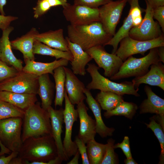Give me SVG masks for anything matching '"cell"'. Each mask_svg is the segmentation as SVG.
Returning <instances> with one entry per match:
<instances>
[{
  "label": "cell",
  "mask_w": 164,
  "mask_h": 164,
  "mask_svg": "<svg viewBox=\"0 0 164 164\" xmlns=\"http://www.w3.org/2000/svg\"><path fill=\"white\" fill-rule=\"evenodd\" d=\"M18 152H12L9 155L5 156V155L0 156V164H9L11 160L18 155Z\"/></svg>",
  "instance_id": "cell-44"
},
{
  "label": "cell",
  "mask_w": 164,
  "mask_h": 164,
  "mask_svg": "<svg viewBox=\"0 0 164 164\" xmlns=\"http://www.w3.org/2000/svg\"><path fill=\"white\" fill-rule=\"evenodd\" d=\"M0 55H1V53H0Z\"/></svg>",
  "instance_id": "cell-52"
},
{
  "label": "cell",
  "mask_w": 164,
  "mask_h": 164,
  "mask_svg": "<svg viewBox=\"0 0 164 164\" xmlns=\"http://www.w3.org/2000/svg\"><path fill=\"white\" fill-rule=\"evenodd\" d=\"M36 40L53 48L63 51H69L68 43L63 36V30L59 29L55 30L39 33L35 36Z\"/></svg>",
  "instance_id": "cell-24"
},
{
  "label": "cell",
  "mask_w": 164,
  "mask_h": 164,
  "mask_svg": "<svg viewBox=\"0 0 164 164\" xmlns=\"http://www.w3.org/2000/svg\"><path fill=\"white\" fill-rule=\"evenodd\" d=\"M145 2L146 8L142 22L138 26L132 28L129 33V37L136 40H151L158 38L163 33L159 23L153 19V9L147 2Z\"/></svg>",
  "instance_id": "cell-9"
},
{
  "label": "cell",
  "mask_w": 164,
  "mask_h": 164,
  "mask_svg": "<svg viewBox=\"0 0 164 164\" xmlns=\"http://www.w3.org/2000/svg\"><path fill=\"white\" fill-rule=\"evenodd\" d=\"M63 13L66 20L73 26L87 25L100 22L99 9L73 4L63 7Z\"/></svg>",
  "instance_id": "cell-10"
},
{
  "label": "cell",
  "mask_w": 164,
  "mask_h": 164,
  "mask_svg": "<svg viewBox=\"0 0 164 164\" xmlns=\"http://www.w3.org/2000/svg\"><path fill=\"white\" fill-rule=\"evenodd\" d=\"M149 124L145 123L147 128H150L154 132L159 142L161 152L159 164L164 163V129L161 125L158 123L153 117L151 118Z\"/></svg>",
  "instance_id": "cell-35"
},
{
  "label": "cell",
  "mask_w": 164,
  "mask_h": 164,
  "mask_svg": "<svg viewBox=\"0 0 164 164\" xmlns=\"http://www.w3.org/2000/svg\"><path fill=\"white\" fill-rule=\"evenodd\" d=\"M84 94L86 97V102L95 118L96 133L102 138L112 136L114 131V128H109L105 125L102 119L100 105L93 97L90 90L86 88L84 91Z\"/></svg>",
  "instance_id": "cell-21"
},
{
  "label": "cell",
  "mask_w": 164,
  "mask_h": 164,
  "mask_svg": "<svg viewBox=\"0 0 164 164\" xmlns=\"http://www.w3.org/2000/svg\"><path fill=\"white\" fill-rule=\"evenodd\" d=\"M33 53L34 54L55 57L56 60L65 59L70 62L72 61L73 58L70 51H63L54 49L37 40H35L34 43Z\"/></svg>",
  "instance_id": "cell-28"
},
{
  "label": "cell",
  "mask_w": 164,
  "mask_h": 164,
  "mask_svg": "<svg viewBox=\"0 0 164 164\" xmlns=\"http://www.w3.org/2000/svg\"><path fill=\"white\" fill-rule=\"evenodd\" d=\"M138 108L135 104L124 101L113 109L105 112L104 116L107 118L113 116H123L132 119Z\"/></svg>",
  "instance_id": "cell-32"
},
{
  "label": "cell",
  "mask_w": 164,
  "mask_h": 164,
  "mask_svg": "<svg viewBox=\"0 0 164 164\" xmlns=\"http://www.w3.org/2000/svg\"><path fill=\"white\" fill-rule=\"evenodd\" d=\"M95 100L101 108L106 111L113 109L124 101L122 95L111 92L101 91L97 94Z\"/></svg>",
  "instance_id": "cell-27"
},
{
  "label": "cell",
  "mask_w": 164,
  "mask_h": 164,
  "mask_svg": "<svg viewBox=\"0 0 164 164\" xmlns=\"http://www.w3.org/2000/svg\"><path fill=\"white\" fill-rule=\"evenodd\" d=\"M36 95L0 91V99L25 111L37 101Z\"/></svg>",
  "instance_id": "cell-25"
},
{
  "label": "cell",
  "mask_w": 164,
  "mask_h": 164,
  "mask_svg": "<svg viewBox=\"0 0 164 164\" xmlns=\"http://www.w3.org/2000/svg\"><path fill=\"white\" fill-rule=\"evenodd\" d=\"M138 2L139 0H127L130 5L129 12L132 16V27L137 26L141 24L143 19L142 14L145 10L140 7Z\"/></svg>",
  "instance_id": "cell-36"
},
{
  "label": "cell",
  "mask_w": 164,
  "mask_h": 164,
  "mask_svg": "<svg viewBox=\"0 0 164 164\" xmlns=\"http://www.w3.org/2000/svg\"><path fill=\"white\" fill-rule=\"evenodd\" d=\"M64 68L66 74L65 90L71 103L77 105L86 99L84 94L86 87L72 70L65 67Z\"/></svg>",
  "instance_id": "cell-17"
},
{
  "label": "cell",
  "mask_w": 164,
  "mask_h": 164,
  "mask_svg": "<svg viewBox=\"0 0 164 164\" xmlns=\"http://www.w3.org/2000/svg\"><path fill=\"white\" fill-rule=\"evenodd\" d=\"M77 146L78 150L81 155L83 164H90L88 159L87 147L85 144L78 136H76L74 141Z\"/></svg>",
  "instance_id": "cell-39"
},
{
  "label": "cell",
  "mask_w": 164,
  "mask_h": 164,
  "mask_svg": "<svg viewBox=\"0 0 164 164\" xmlns=\"http://www.w3.org/2000/svg\"><path fill=\"white\" fill-rule=\"evenodd\" d=\"M86 70L91 78V80L86 88L91 90H99L101 91H110L117 94L132 95L140 96L138 93L139 89H135L132 82L125 81L121 83L113 82L101 75L98 70L100 68L93 63H88Z\"/></svg>",
  "instance_id": "cell-4"
},
{
  "label": "cell",
  "mask_w": 164,
  "mask_h": 164,
  "mask_svg": "<svg viewBox=\"0 0 164 164\" xmlns=\"http://www.w3.org/2000/svg\"><path fill=\"white\" fill-rule=\"evenodd\" d=\"M18 19L17 17L0 14V29L3 30L9 26L11 23Z\"/></svg>",
  "instance_id": "cell-43"
},
{
  "label": "cell",
  "mask_w": 164,
  "mask_h": 164,
  "mask_svg": "<svg viewBox=\"0 0 164 164\" xmlns=\"http://www.w3.org/2000/svg\"><path fill=\"white\" fill-rule=\"evenodd\" d=\"M9 164H26V162L17 156L11 160Z\"/></svg>",
  "instance_id": "cell-46"
},
{
  "label": "cell",
  "mask_w": 164,
  "mask_h": 164,
  "mask_svg": "<svg viewBox=\"0 0 164 164\" xmlns=\"http://www.w3.org/2000/svg\"><path fill=\"white\" fill-rule=\"evenodd\" d=\"M87 144L90 164H101L104 155L106 144L98 143L94 139L90 140Z\"/></svg>",
  "instance_id": "cell-31"
},
{
  "label": "cell",
  "mask_w": 164,
  "mask_h": 164,
  "mask_svg": "<svg viewBox=\"0 0 164 164\" xmlns=\"http://www.w3.org/2000/svg\"><path fill=\"white\" fill-rule=\"evenodd\" d=\"M153 9L164 6V0H145Z\"/></svg>",
  "instance_id": "cell-45"
},
{
  "label": "cell",
  "mask_w": 164,
  "mask_h": 164,
  "mask_svg": "<svg viewBox=\"0 0 164 164\" xmlns=\"http://www.w3.org/2000/svg\"><path fill=\"white\" fill-rule=\"evenodd\" d=\"M65 38L69 50L73 56V60L70 62L72 72L75 75H85L86 73L85 67L92 58L79 45L71 42L67 37Z\"/></svg>",
  "instance_id": "cell-20"
},
{
  "label": "cell",
  "mask_w": 164,
  "mask_h": 164,
  "mask_svg": "<svg viewBox=\"0 0 164 164\" xmlns=\"http://www.w3.org/2000/svg\"><path fill=\"white\" fill-rule=\"evenodd\" d=\"M0 156L5 155V154H10L11 152L5 147L0 141Z\"/></svg>",
  "instance_id": "cell-48"
},
{
  "label": "cell",
  "mask_w": 164,
  "mask_h": 164,
  "mask_svg": "<svg viewBox=\"0 0 164 164\" xmlns=\"http://www.w3.org/2000/svg\"><path fill=\"white\" fill-rule=\"evenodd\" d=\"M22 123L19 117L0 120V141L11 152H18L22 143Z\"/></svg>",
  "instance_id": "cell-6"
},
{
  "label": "cell",
  "mask_w": 164,
  "mask_h": 164,
  "mask_svg": "<svg viewBox=\"0 0 164 164\" xmlns=\"http://www.w3.org/2000/svg\"><path fill=\"white\" fill-rule=\"evenodd\" d=\"M17 156L26 164H46L58 156L57 148L52 135L30 137L22 142Z\"/></svg>",
  "instance_id": "cell-1"
},
{
  "label": "cell",
  "mask_w": 164,
  "mask_h": 164,
  "mask_svg": "<svg viewBox=\"0 0 164 164\" xmlns=\"http://www.w3.org/2000/svg\"><path fill=\"white\" fill-rule=\"evenodd\" d=\"M20 71L0 60V83L16 75Z\"/></svg>",
  "instance_id": "cell-38"
},
{
  "label": "cell",
  "mask_w": 164,
  "mask_h": 164,
  "mask_svg": "<svg viewBox=\"0 0 164 164\" xmlns=\"http://www.w3.org/2000/svg\"><path fill=\"white\" fill-rule=\"evenodd\" d=\"M63 110L62 108L59 109H54L51 106L47 111L50 114L52 128V135L56 143L58 156L63 161L68 160L65 154L61 139V134L63 132Z\"/></svg>",
  "instance_id": "cell-16"
},
{
  "label": "cell",
  "mask_w": 164,
  "mask_h": 164,
  "mask_svg": "<svg viewBox=\"0 0 164 164\" xmlns=\"http://www.w3.org/2000/svg\"><path fill=\"white\" fill-rule=\"evenodd\" d=\"M64 67L61 66L55 69L53 75L55 84L56 95L54 100L55 107L57 106L61 107L64 100L66 74Z\"/></svg>",
  "instance_id": "cell-29"
},
{
  "label": "cell",
  "mask_w": 164,
  "mask_h": 164,
  "mask_svg": "<svg viewBox=\"0 0 164 164\" xmlns=\"http://www.w3.org/2000/svg\"><path fill=\"white\" fill-rule=\"evenodd\" d=\"M132 20L131 15L129 12L127 17L124 20L123 23L117 33L105 45L112 46V53L114 54L118 49L119 43L125 37L129 36V32L132 27Z\"/></svg>",
  "instance_id": "cell-30"
},
{
  "label": "cell",
  "mask_w": 164,
  "mask_h": 164,
  "mask_svg": "<svg viewBox=\"0 0 164 164\" xmlns=\"http://www.w3.org/2000/svg\"><path fill=\"white\" fill-rule=\"evenodd\" d=\"M39 32L35 28H32L27 33L11 42L12 48L22 53L24 61L34 60L33 47L35 36Z\"/></svg>",
  "instance_id": "cell-22"
},
{
  "label": "cell",
  "mask_w": 164,
  "mask_h": 164,
  "mask_svg": "<svg viewBox=\"0 0 164 164\" xmlns=\"http://www.w3.org/2000/svg\"><path fill=\"white\" fill-rule=\"evenodd\" d=\"M158 51L159 61L164 63V46L158 47Z\"/></svg>",
  "instance_id": "cell-47"
},
{
  "label": "cell",
  "mask_w": 164,
  "mask_h": 164,
  "mask_svg": "<svg viewBox=\"0 0 164 164\" xmlns=\"http://www.w3.org/2000/svg\"><path fill=\"white\" fill-rule=\"evenodd\" d=\"M13 29V27L9 26L2 30V35L0 38V60L13 67L18 71H21L23 68L22 62L14 56L9 39V34Z\"/></svg>",
  "instance_id": "cell-19"
},
{
  "label": "cell",
  "mask_w": 164,
  "mask_h": 164,
  "mask_svg": "<svg viewBox=\"0 0 164 164\" xmlns=\"http://www.w3.org/2000/svg\"><path fill=\"white\" fill-rule=\"evenodd\" d=\"M22 140V142L30 137L52 135L50 114L36 102L25 111L23 118Z\"/></svg>",
  "instance_id": "cell-3"
},
{
  "label": "cell",
  "mask_w": 164,
  "mask_h": 164,
  "mask_svg": "<svg viewBox=\"0 0 164 164\" xmlns=\"http://www.w3.org/2000/svg\"><path fill=\"white\" fill-rule=\"evenodd\" d=\"M67 0H38L33 8L34 17L37 19L42 16L52 8L61 6L63 7L68 5Z\"/></svg>",
  "instance_id": "cell-33"
},
{
  "label": "cell",
  "mask_w": 164,
  "mask_h": 164,
  "mask_svg": "<svg viewBox=\"0 0 164 164\" xmlns=\"http://www.w3.org/2000/svg\"><path fill=\"white\" fill-rule=\"evenodd\" d=\"M80 155V154L78 150L76 153L74 155V156L73 159L67 163V164H78V159H79Z\"/></svg>",
  "instance_id": "cell-49"
},
{
  "label": "cell",
  "mask_w": 164,
  "mask_h": 164,
  "mask_svg": "<svg viewBox=\"0 0 164 164\" xmlns=\"http://www.w3.org/2000/svg\"><path fill=\"white\" fill-rule=\"evenodd\" d=\"M114 149L120 148L126 158L132 157L130 148L129 138L128 136H125L121 142L114 145Z\"/></svg>",
  "instance_id": "cell-41"
},
{
  "label": "cell",
  "mask_w": 164,
  "mask_h": 164,
  "mask_svg": "<svg viewBox=\"0 0 164 164\" xmlns=\"http://www.w3.org/2000/svg\"><path fill=\"white\" fill-rule=\"evenodd\" d=\"M127 0L111 1L99 8L100 22L104 30L113 36Z\"/></svg>",
  "instance_id": "cell-11"
},
{
  "label": "cell",
  "mask_w": 164,
  "mask_h": 164,
  "mask_svg": "<svg viewBox=\"0 0 164 164\" xmlns=\"http://www.w3.org/2000/svg\"><path fill=\"white\" fill-rule=\"evenodd\" d=\"M94 59L98 67L103 68L104 75L110 78L118 71L123 61L115 54L109 53L104 46L98 45L85 51Z\"/></svg>",
  "instance_id": "cell-13"
},
{
  "label": "cell",
  "mask_w": 164,
  "mask_h": 164,
  "mask_svg": "<svg viewBox=\"0 0 164 164\" xmlns=\"http://www.w3.org/2000/svg\"><path fill=\"white\" fill-rule=\"evenodd\" d=\"M39 88L37 94L41 100V107L47 110L53 102L54 97V85L50 79L49 74L39 76Z\"/></svg>",
  "instance_id": "cell-26"
},
{
  "label": "cell",
  "mask_w": 164,
  "mask_h": 164,
  "mask_svg": "<svg viewBox=\"0 0 164 164\" xmlns=\"http://www.w3.org/2000/svg\"><path fill=\"white\" fill-rule=\"evenodd\" d=\"M88 109L84 101L77 105V110L80 120L79 130L77 136L85 144L94 139L97 133L95 120L88 115L87 112Z\"/></svg>",
  "instance_id": "cell-15"
},
{
  "label": "cell",
  "mask_w": 164,
  "mask_h": 164,
  "mask_svg": "<svg viewBox=\"0 0 164 164\" xmlns=\"http://www.w3.org/2000/svg\"><path fill=\"white\" fill-rule=\"evenodd\" d=\"M39 76L22 71L15 76L0 83V91L37 94Z\"/></svg>",
  "instance_id": "cell-8"
},
{
  "label": "cell",
  "mask_w": 164,
  "mask_h": 164,
  "mask_svg": "<svg viewBox=\"0 0 164 164\" xmlns=\"http://www.w3.org/2000/svg\"><path fill=\"white\" fill-rule=\"evenodd\" d=\"M124 163L126 164H137L138 163L132 158H126L124 160Z\"/></svg>",
  "instance_id": "cell-51"
},
{
  "label": "cell",
  "mask_w": 164,
  "mask_h": 164,
  "mask_svg": "<svg viewBox=\"0 0 164 164\" xmlns=\"http://www.w3.org/2000/svg\"><path fill=\"white\" fill-rule=\"evenodd\" d=\"M67 33L70 40L85 51L95 46H104L113 37L104 30L100 22L78 26L70 24L67 27Z\"/></svg>",
  "instance_id": "cell-2"
},
{
  "label": "cell",
  "mask_w": 164,
  "mask_h": 164,
  "mask_svg": "<svg viewBox=\"0 0 164 164\" xmlns=\"http://www.w3.org/2000/svg\"><path fill=\"white\" fill-rule=\"evenodd\" d=\"M150 69L144 75L135 77L132 80L135 88H138L140 85L145 84L157 86L164 90V65L159 61L150 66Z\"/></svg>",
  "instance_id": "cell-18"
},
{
  "label": "cell",
  "mask_w": 164,
  "mask_h": 164,
  "mask_svg": "<svg viewBox=\"0 0 164 164\" xmlns=\"http://www.w3.org/2000/svg\"><path fill=\"white\" fill-rule=\"evenodd\" d=\"M120 43V46L114 54L124 61L133 55L140 54L144 56L149 50L164 46V34L162 33L158 38L144 41L136 40L128 36L122 39Z\"/></svg>",
  "instance_id": "cell-7"
},
{
  "label": "cell",
  "mask_w": 164,
  "mask_h": 164,
  "mask_svg": "<svg viewBox=\"0 0 164 164\" xmlns=\"http://www.w3.org/2000/svg\"><path fill=\"white\" fill-rule=\"evenodd\" d=\"M114 140L112 138L107 141L104 155L101 164H116L119 163L117 154L114 151Z\"/></svg>",
  "instance_id": "cell-37"
},
{
  "label": "cell",
  "mask_w": 164,
  "mask_h": 164,
  "mask_svg": "<svg viewBox=\"0 0 164 164\" xmlns=\"http://www.w3.org/2000/svg\"><path fill=\"white\" fill-rule=\"evenodd\" d=\"M69 61L66 59L61 58L49 63L36 62L34 60L25 61V65L23 67V71L33 74L38 76L45 74L53 75L54 70L61 66H67Z\"/></svg>",
  "instance_id": "cell-23"
},
{
  "label": "cell",
  "mask_w": 164,
  "mask_h": 164,
  "mask_svg": "<svg viewBox=\"0 0 164 164\" xmlns=\"http://www.w3.org/2000/svg\"><path fill=\"white\" fill-rule=\"evenodd\" d=\"M24 114L25 111L0 99V120L17 117L23 118Z\"/></svg>",
  "instance_id": "cell-34"
},
{
  "label": "cell",
  "mask_w": 164,
  "mask_h": 164,
  "mask_svg": "<svg viewBox=\"0 0 164 164\" xmlns=\"http://www.w3.org/2000/svg\"><path fill=\"white\" fill-rule=\"evenodd\" d=\"M159 61L158 47L150 50L149 53L141 58L131 56L123 63L118 72L111 77V80H117L131 77H138L145 74L152 64Z\"/></svg>",
  "instance_id": "cell-5"
},
{
  "label": "cell",
  "mask_w": 164,
  "mask_h": 164,
  "mask_svg": "<svg viewBox=\"0 0 164 164\" xmlns=\"http://www.w3.org/2000/svg\"><path fill=\"white\" fill-rule=\"evenodd\" d=\"M113 0H74L73 4L91 8H98Z\"/></svg>",
  "instance_id": "cell-40"
},
{
  "label": "cell",
  "mask_w": 164,
  "mask_h": 164,
  "mask_svg": "<svg viewBox=\"0 0 164 164\" xmlns=\"http://www.w3.org/2000/svg\"><path fill=\"white\" fill-rule=\"evenodd\" d=\"M64 99L65 108L63 110V121L65 125V134L63 142L66 156L68 160L74 155L78 151L76 144L72 140V130L74 123L77 121L78 114L74 105L72 104L68 97L65 90Z\"/></svg>",
  "instance_id": "cell-12"
},
{
  "label": "cell",
  "mask_w": 164,
  "mask_h": 164,
  "mask_svg": "<svg viewBox=\"0 0 164 164\" xmlns=\"http://www.w3.org/2000/svg\"><path fill=\"white\" fill-rule=\"evenodd\" d=\"M153 17L159 24L163 33L164 32V6H160L153 9Z\"/></svg>",
  "instance_id": "cell-42"
},
{
  "label": "cell",
  "mask_w": 164,
  "mask_h": 164,
  "mask_svg": "<svg viewBox=\"0 0 164 164\" xmlns=\"http://www.w3.org/2000/svg\"><path fill=\"white\" fill-rule=\"evenodd\" d=\"M144 90L147 98L139 106L140 113H148L156 114V119L164 129V99L155 94L151 88L147 85L145 86Z\"/></svg>",
  "instance_id": "cell-14"
},
{
  "label": "cell",
  "mask_w": 164,
  "mask_h": 164,
  "mask_svg": "<svg viewBox=\"0 0 164 164\" xmlns=\"http://www.w3.org/2000/svg\"><path fill=\"white\" fill-rule=\"evenodd\" d=\"M6 0H0V13L1 14L5 15V13L3 9L4 6L6 4Z\"/></svg>",
  "instance_id": "cell-50"
}]
</instances>
